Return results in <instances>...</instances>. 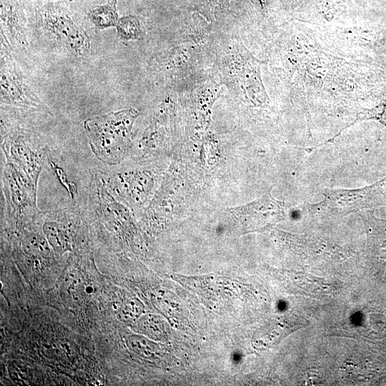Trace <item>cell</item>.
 I'll use <instances>...</instances> for the list:
<instances>
[{
	"label": "cell",
	"mask_w": 386,
	"mask_h": 386,
	"mask_svg": "<svg viewBox=\"0 0 386 386\" xmlns=\"http://www.w3.org/2000/svg\"><path fill=\"white\" fill-rule=\"evenodd\" d=\"M138 114L136 109L128 108L85 120L84 127L89 145L99 161L112 165L122 159Z\"/></svg>",
	"instance_id": "1"
},
{
	"label": "cell",
	"mask_w": 386,
	"mask_h": 386,
	"mask_svg": "<svg viewBox=\"0 0 386 386\" xmlns=\"http://www.w3.org/2000/svg\"><path fill=\"white\" fill-rule=\"evenodd\" d=\"M36 21L51 39L71 54L82 56L89 53L90 40L86 31L60 2L39 4Z\"/></svg>",
	"instance_id": "2"
},
{
	"label": "cell",
	"mask_w": 386,
	"mask_h": 386,
	"mask_svg": "<svg viewBox=\"0 0 386 386\" xmlns=\"http://www.w3.org/2000/svg\"><path fill=\"white\" fill-rule=\"evenodd\" d=\"M323 199L311 206L310 210H320L332 214H347L386 205V177L375 183L358 189H325Z\"/></svg>",
	"instance_id": "3"
},
{
	"label": "cell",
	"mask_w": 386,
	"mask_h": 386,
	"mask_svg": "<svg viewBox=\"0 0 386 386\" xmlns=\"http://www.w3.org/2000/svg\"><path fill=\"white\" fill-rule=\"evenodd\" d=\"M1 102L10 105L46 110L47 107L26 81L9 47L1 44Z\"/></svg>",
	"instance_id": "4"
},
{
	"label": "cell",
	"mask_w": 386,
	"mask_h": 386,
	"mask_svg": "<svg viewBox=\"0 0 386 386\" xmlns=\"http://www.w3.org/2000/svg\"><path fill=\"white\" fill-rule=\"evenodd\" d=\"M6 210L18 219L29 218L36 214V185L17 166L8 162L3 175Z\"/></svg>",
	"instance_id": "5"
},
{
	"label": "cell",
	"mask_w": 386,
	"mask_h": 386,
	"mask_svg": "<svg viewBox=\"0 0 386 386\" xmlns=\"http://www.w3.org/2000/svg\"><path fill=\"white\" fill-rule=\"evenodd\" d=\"M1 147L8 162L19 167L37 186L44 159L31 134L23 130L13 131L4 137Z\"/></svg>",
	"instance_id": "6"
},
{
	"label": "cell",
	"mask_w": 386,
	"mask_h": 386,
	"mask_svg": "<svg viewBox=\"0 0 386 386\" xmlns=\"http://www.w3.org/2000/svg\"><path fill=\"white\" fill-rule=\"evenodd\" d=\"M1 42L13 49L29 45L26 18L21 0H0Z\"/></svg>",
	"instance_id": "7"
},
{
	"label": "cell",
	"mask_w": 386,
	"mask_h": 386,
	"mask_svg": "<svg viewBox=\"0 0 386 386\" xmlns=\"http://www.w3.org/2000/svg\"><path fill=\"white\" fill-rule=\"evenodd\" d=\"M367 234V249L371 260L380 267H386V219L375 216L373 211L358 212Z\"/></svg>",
	"instance_id": "8"
},
{
	"label": "cell",
	"mask_w": 386,
	"mask_h": 386,
	"mask_svg": "<svg viewBox=\"0 0 386 386\" xmlns=\"http://www.w3.org/2000/svg\"><path fill=\"white\" fill-rule=\"evenodd\" d=\"M243 219L256 224H269L285 217L287 207L284 202L274 199L269 193L238 210Z\"/></svg>",
	"instance_id": "9"
},
{
	"label": "cell",
	"mask_w": 386,
	"mask_h": 386,
	"mask_svg": "<svg viewBox=\"0 0 386 386\" xmlns=\"http://www.w3.org/2000/svg\"><path fill=\"white\" fill-rule=\"evenodd\" d=\"M43 232L52 249L59 254L71 250L67 225L55 219H47L43 224Z\"/></svg>",
	"instance_id": "10"
},
{
	"label": "cell",
	"mask_w": 386,
	"mask_h": 386,
	"mask_svg": "<svg viewBox=\"0 0 386 386\" xmlns=\"http://www.w3.org/2000/svg\"><path fill=\"white\" fill-rule=\"evenodd\" d=\"M117 0H110L88 12V17L98 29L116 26L119 19L117 10Z\"/></svg>",
	"instance_id": "11"
},
{
	"label": "cell",
	"mask_w": 386,
	"mask_h": 386,
	"mask_svg": "<svg viewBox=\"0 0 386 386\" xmlns=\"http://www.w3.org/2000/svg\"><path fill=\"white\" fill-rule=\"evenodd\" d=\"M21 247L29 256L46 257L50 254L49 244L46 237L34 232H28L24 235Z\"/></svg>",
	"instance_id": "12"
},
{
	"label": "cell",
	"mask_w": 386,
	"mask_h": 386,
	"mask_svg": "<svg viewBox=\"0 0 386 386\" xmlns=\"http://www.w3.org/2000/svg\"><path fill=\"white\" fill-rule=\"evenodd\" d=\"M116 27L118 36L123 40L140 39L142 36L139 21L134 16L119 18Z\"/></svg>",
	"instance_id": "13"
},
{
	"label": "cell",
	"mask_w": 386,
	"mask_h": 386,
	"mask_svg": "<svg viewBox=\"0 0 386 386\" xmlns=\"http://www.w3.org/2000/svg\"><path fill=\"white\" fill-rule=\"evenodd\" d=\"M39 4H44L47 2H63L72 0H38Z\"/></svg>",
	"instance_id": "14"
}]
</instances>
